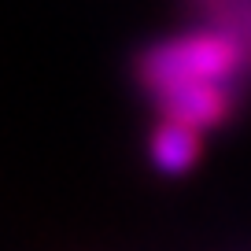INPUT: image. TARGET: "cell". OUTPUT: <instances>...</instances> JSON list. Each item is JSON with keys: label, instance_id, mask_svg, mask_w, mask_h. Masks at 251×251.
I'll return each instance as SVG.
<instances>
[{"label": "cell", "instance_id": "7a4b0ae2", "mask_svg": "<svg viewBox=\"0 0 251 251\" xmlns=\"http://www.w3.org/2000/svg\"><path fill=\"white\" fill-rule=\"evenodd\" d=\"M200 148H203V129L159 115V126L151 129V141H148L151 166L159 174H170V177L185 174L200 159Z\"/></svg>", "mask_w": 251, "mask_h": 251}, {"label": "cell", "instance_id": "6da1fadb", "mask_svg": "<svg viewBox=\"0 0 251 251\" xmlns=\"http://www.w3.org/2000/svg\"><path fill=\"white\" fill-rule=\"evenodd\" d=\"M244 74H251L248 52L214 19L155 41L137 59V81L159 115L188 122L203 133L233 118Z\"/></svg>", "mask_w": 251, "mask_h": 251}, {"label": "cell", "instance_id": "3957f363", "mask_svg": "<svg viewBox=\"0 0 251 251\" xmlns=\"http://www.w3.org/2000/svg\"><path fill=\"white\" fill-rule=\"evenodd\" d=\"M214 8V23H222L236 41L240 48L248 52V63H251V0H207Z\"/></svg>", "mask_w": 251, "mask_h": 251}]
</instances>
